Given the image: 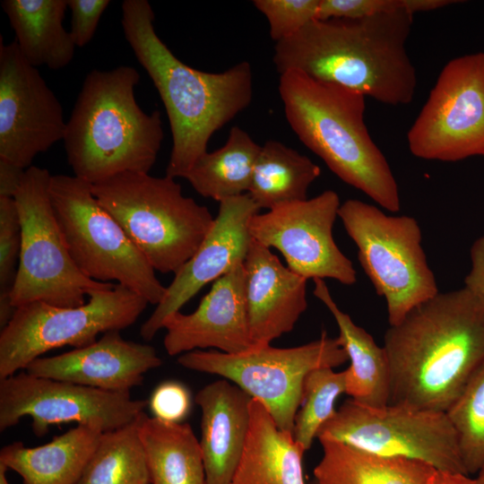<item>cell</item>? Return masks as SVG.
I'll return each mask as SVG.
<instances>
[{
	"instance_id": "obj_12",
	"label": "cell",
	"mask_w": 484,
	"mask_h": 484,
	"mask_svg": "<svg viewBox=\"0 0 484 484\" xmlns=\"http://www.w3.org/2000/svg\"><path fill=\"white\" fill-rule=\"evenodd\" d=\"M316 438L379 455L421 461L438 471L467 474L456 432L444 411L402 404L372 407L350 398L320 428Z\"/></svg>"
},
{
	"instance_id": "obj_11",
	"label": "cell",
	"mask_w": 484,
	"mask_h": 484,
	"mask_svg": "<svg viewBox=\"0 0 484 484\" xmlns=\"http://www.w3.org/2000/svg\"><path fill=\"white\" fill-rule=\"evenodd\" d=\"M348 360L338 338L324 333L315 341L292 348L268 344L235 354L196 350L177 359L186 368L234 383L264 404L279 428L291 433L307 375L318 367L334 368Z\"/></svg>"
},
{
	"instance_id": "obj_21",
	"label": "cell",
	"mask_w": 484,
	"mask_h": 484,
	"mask_svg": "<svg viewBox=\"0 0 484 484\" xmlns=\"http://www.w3.org/2000/svg\"><path fill=\"white\" fill-rule=\"evenodd\" d=\"M252 397L227 379L203 387L194 401L202 410L201 448L207 484H229L250 427Z\"/></svg>"
},
{
	"instance_id": "obj_37",
	"label": "cell",
	"mask_w": 484,
	"mask_h": 484,
	"mask_svg": "<svg viewBox=\"0 0 484 484\" xmlns=\"http://www.w3.org/2000/svg\"><path fill=\"white\" fill-rule=\"evenodd\" d=\"M72 21L70 34L76 47L86 46L93 38L109 0H67Z\"/></svg>"
},
{
	"instance_id": "obj_15",
	"label": "cell",
	"mask_w": 484,
	"mask_h": 484,
	"mask_svg": "<svg viewBox=\"0 0 484 484\" xmlns=\"http://www.w3.org/2000/svg\"><path fill=\"white\" fill-rule=\"evenodd\" d=\"M340 206L338 194L325 190L314 198L258 212L249 221V232L263 246L279 250L288 267L307 280L329 278L353 285L357 276L352 262L333 238Z\"/></svg>"
},
{
	"instance_id": "obj_23",
	"label": "cell",
	"mask_w": 484,
	"mask_h": 484,
	"mask_svg": "<svg viewBox=\"0 0 484 484\" xmlns=\"http://www.w3.org/2000/svg\"><path fill=\"white\" fill-rule=\"evenodd\" d=\"M103 430L80 424L46 445L4 446L0 464L17 472L23 484H74L96 449Z\"/></svg>"
},
{
	"instance_id": "obj_34",
	"label": "cell",
	"mask_w": 484,
	"mask_h": 484,
	"mask_svg": "<svg viewBox=\"0 0 484 484\" xmlns=\"http://www.w3.org/2000/svg\"><path fill=\"white\" fill-rule=\"evenodd\" d=\"M320 0H255L267 19L272 40H283L317 19Z\"/></svg>"
},
{
	"instance_id": "obj_27",
	"label": "cell",
	"mask_w": 484,
	"mask_h": 484,
	"mask_svg": "<svg viewBox=\"0 0 484 484\" xmlns=\"http://www.w3.org/2000/svg\"><path fill=\"white\" fill-rule=\"evenodd\" d=\"M150 484H207L200 442L191 426L139 416Z\"/></svg>"
},
{
	"instance_id": "obj_19",
	"label": "cell",
	"mask_w": 484,
	"mask_h": 484,
	"mask_svg": "<svg viewBox=\"0 0 484 484\" xmlns=\"http://www.w3.org/2000/svg\"><path fill=\"white\" fill-rule=\"evenodd\" d=\"M162 364L156 350L109 331L95 342L53 357H39L24 369L30 375L116 393H129L146 372Z\"/></svg>"
},
{
	"instance_id": "obj_18",
	"label": "cell",
	"mask_w": 484,
	"mask_h": 484,
	"mask_svg": "<svg viewBox=\"0 0 484 484\" xmlns=\"http://www.w3.org/2000/svg\"><path fill=\"white\" fill-rule=\"evenodd\" d=\"M163 328L164 347L170 356L209 348L235 354L255 347L246 311L244 263L213 281L194 312L172 314Z\"/></svg>"
},
{
	"instance_id": "obj_30",
	"label": "cell",
	"mask_w": 484,
	"mask_h": 484,
	"mask_svg": "<svg viewBox=\"0 0 484 484\" xmlns=\"http://www.w3.org/2000/svg\"><path fill=\"white\" fill-rule=\"evenodd\" d=\"M139 416L124 427L102 433L74 484H150Z\"/></svg>"
},
{
	"instance_id": "obj_29",
	"label": "cell",
	"mask_w": 484,
	"mask_h": 484,
	"mask_svg": "<svg viewBox=\"0 0 484 484\" xmlns=\"http://www.w3.org/2000/svg\"><path fill=\"white\" fill-rule=\"evenodd\" d=\"M320 174V168L307 156L269 140L261 148L247 194L259 209L304 201Z\"/></svg>"
},
{
	"instance_id": "obj_1",
	"label": "cell",
	"mask_w": 484,
	"mask_h": 484,
	"mask_svg": "<svg viewBox=\"0 0 484 484\" xmlns=\"http://www.w3.org/2000/svg\"><path fill=\"white\" fill-rule=\"evenodd\" d=\"M383 347L388 404L446 412L484 362V299L465 287L438 292L390 325Z\"/></svg>"
},
{
	"instance_id": "obj_44",
	"label": "cell",
	"mask_w": 484,
	"mask_h": 484,
	"mask_svg": "<svg viewBox=\"0 0 484 484\" xmlns=\"http://www.w3.org/2000/svg\"><path fill=\"white\" fill-rule=\"evenodd\" d=\"M311 484H319L315 480Z\"/></svg>"
},
{
	"instance_id": "obj_39",
	"label": "cell",
	"mask_w": 484,
	"mask_h": 484,
	"mask_svg": "<svg viewBox=\"0 0 484 484\" xmlns=\"http://www.w3.org/2000/svg\"><path fill=\"white\" fill-rule=\"evenodd\" d=\"M26 169L0 159V197L14 198L23 180Z\"/></svg>"
},
{
	"instance_id": "obj_3",
	"label": "cell",
	"mask_w": 484,
	"mask_h": 484,
	"mask_svg": "<svg viewBox=\"0 0 484 484\" xmlns=\"http://www.w3.org/2000/svg\"><path fill=\"white\" fill-rule=\"evenodd\" d=\"M154 18L147 0L122 3L125 40L156 87L169 122L173 144L166 176L185 177L207 151L211 136L250 105L252 69L247 61L222 73L188 66L160 39Z\"/></svg>"
},
{
	"instance_id": "obj_41",
	"label": "cell",
	"mask_w": 484,
	"mask_h": 484,
	"mask_svg": "<svg viewBox=\"0 0 484 484\" xmlns=\"http://www.w3.org/2000/svg\"><path fill=\"white\" fill-rule=\"evenodd\" d=\"M427 484H476L470 475L436 470Z\"/></svg>"
},
{
	"instance_id": "obj_22",
	"label": "cell",
	"mask_w": 484,
	"mask_h": 484,
	"mask_svg": "<svg viewBox=\"0 0 484 484\" xmlns=\"http://www.w3.org/2000/svg\"><path fill=\"white\" fill-rule=\"evenodd\" d=\"M250 413L246 445L229 484H306V450L293 434L279 428L257 399H252Z\"/></svg>"
},
{
	"instance_id": "obj_13",
	"label": "cell",
	"mask_w": 484,
	"mask_h": 484,
	"mask_svg": "<svg viewBox=\"0 0 484 484\" xmlns=\"http://www.w3.org/2000/svg\"><path fill=\"white\" fill-rule=\"evenodd\" d=\"M417 158L454 162L484 156V53L450 60L407 133Z\"/></svg>"
},
{
	"instance_id": "obj_7",
	"label": "cell",
	"mask_w": 484,
	"mask_h": 484,
	"mask_svg": "<svg viewBox=\"0 0 484 484\" xmlns=\"http://www.w3.org/2000/svg\"><path fill=\"white\" fill-rule=\"evenodd\" d=\"M49 195L65 246L85 276L99 282L117 281L149 304L161 301L166 287L94 196L91 183L75 176L52 175Z\"/></svg>"
},
{
	"instance_id": "obj_40",
	"label": "cell",
	"mask_w": 484,
	"mask_h": 484,
	"mask_svg": "<svg viewBox=\"0 0 484 484\" xmlns=\"http://www.w3.org/2000/svg\"><path fill=\"white\" fill-rule=\"evenodd\" d=\"M459 2L453 0H401V6L413 16L416 13L430 12Z\"/></svg>"
},
{
	"instance_id": "obj_32",
	"label": "cell",
	"mask_w": 484,
	"mask_h": 484,
	"mask_svg": "<svg viewBox=\"0 0 484 484\" xmlns=\"http://www.w3.org/2000/svg\"><path fill=\"white\" fill-rule=\"evenodd\" d=\"M468 475L484 465V362L447 410Z\"/></svg>"
},
{
	"instance_id": "obj_28",
	"label": "cell",
	"mask_w": 484,
	"mask_h": 484,
	"mask_svg": "<svg viewBox=\"0 0 484 484\" xmlns=\"http://www.w3.org/2000/svg\"><path fill=\"white\" fill-rule=\"evenodd\" d=\"M262 146L242 128L232 126L226 143L203 154L186 178L200 195L219 203L248 192Z\"/></svg>"
},
{
	"instance_id": "obj_43",
	"label": "cell",
	"mask_w": 484,
	"mask_h": 484,
	"mask_svg": "<svg viewBox=\"0 0 484 484\" xmlns=\"http://www.w3.org/2000/svg\"><path fill=\"white\" fill-rule=\"evenodd\" d=\"M475 480L476 484H484V465L483 467L478 471Z\"/></svg>"
},
{
	"instance_id": "obj_38",
	"label": "cell",
	"mask_w": 484,
	"mask_h": 484,
	"mask_svg": "<svg viewBox=\"0 0 484 484\" xmlns=\"http://www.w3.org/2000/svg\"><path fill=\"white\" fill-rule=\"evenodd\" d=\"M471 269L464 279L465 288L484 299V235L471 247Z\"/></svg>"
},
{
	"instance_id": "obj_24",
	"label": "cell",
	"mask_w": 484,
	"mask_h": 484,
	"mask_svg": "<svg viewBox=\"0 0 484 484\" xmlns=\"http://www.w3.org/2000/svg\"><path fill=\"white\" fill-rule=\"evenodd\" d=\"M314 295L333 315L338 328L337 337L350 361L346 371V393L359 403L383 407L390 397V368L384 347L357 325L333 298L323 279H314Z\"/></svg>"
},
{
	"instance_id": "obj_5",
	"label": "cell",
	"mask_w": 484,
	"mask_h": 484,
	"mask_svg": "<svg viewBox=\"0 0 484 484\" xmlns=\"http://www.w3.org/2000/svg\"><path fill=\"white\" fill-rule=\"evenodd\" d=\"M279 93L291 129L340 179L385 210H400L395 177L364 121L366 96L297 70L280 74Z\"/></svg>"
},
{
	"instance_id": "obj_36",
	"label": "cell",
	"mask_w": 484,
	"mask_h": 484,
	"mask_svg": "<svg viewBox=\"0 0 484 484\" xmlns=\"http://www.w3.org/2000/svg\"><path fill=\"white\" fill-rule=\"evenodd\" d=\"M401 7V0H320L317 19H362Z\"/></svg>"
},
{
	"instance_id": "obj_26",
	"label": "cell",
	"mask_w": 484,
	"mask_h": 484,
	"mask_svg": "<svg viewBox=\"0 0 484 484\" xmlns=\"http://www.w3.org/2000/svg\"><path fill=\"white\" fill-rule=\"evenodd\" d=\"M319 442L323 455L314 469L319 484H427L436 471L418 460L379 455L337 441Z\"/></svg>"
},
{
	"instance_id": "obj_16",
	"label": "cell",
	"mask_w": 484,
	"mask_h": 484,
	"mask_svg": "<svg viewBox=\"0 0 484 484\" xmlns=\"http://www.w3.org/2000/svg\"><path fill=\"white\" fill-rule=\"evenodd\" d=\"M62 104L15 40H0V159L25 169L34 158L63 140Z\"/></svg>"
},
{
	"instance_id": "obj_2",
	"label": "cell",
	"mask_w": 484,
	"mask_h": 484,
	"mask_svg": "<svg viewBox=\"0 0 484 484\" xmlns=\"http://www.w3.org/2000/svg\"><path fill=\"white\" fill-rule=\"evenodd\" d=\"M412 15L402 6L362 19L315 20L275 43L281 74L297 70L391 106L407 105L417 89L406 51Z\"/></svg>"
},
{
	"instance_id": "obj_20",
	"label": "cell",
	"mask_w": 484,
	"mask_h": 484,
	"mask_svg": "<svg viewBox=\"0 0 484 484\" xmlns=\"http://www.w3.org/2000/svg\"><path fill=\"white\" fill-rule=\"evenodd\" d=\"M246 302L254 346L268 345L293 330L307 307V279L284 266L252 239L244 262Z\"/></svg>"
},
{
	"instance_id": "obj_33",
	"label": "cell",
	"mask_w": 484,
	"mask_h": 484,
	"mask_svg": "<svg viewBox=\"0 0 484 484\" xmlns=\"http://www.w3.org/2000/svg\"><path fill=\"white\" fill-rule=\"evenodd\" d=\"M22 225L14 198L0 197V326L4 328L16 308L10 294L18 271Z\"/></svg>"
},
{
	"instance_id": "obj_9",
	"label": "cell",
	"mask_w": 484,
	"mask_h": 484,
	"mask_svg": "<svg viewBox=\"0 0 484 484\" xmlns=\"http://www.w3.org/2000/svg\"><path fill=\"white\" fill-rule=\"evenodd\" d=\"M80 307L31 302L16 308L0 333V379L25 369L42 354L63 346L81 348L99 333L132 325L149 302L120 284L91 290Z\"/></svg>"
},
{
	"instance_id": "obj_14",
	"label": "cell",
	"mask_w": 484,
	"mask_h": 484,
	"mask_svg": "<svg viewBox=\"0 0 484 484\" xmlns=\"http://www.w3.org/2000/svg\"><path fill=\"white\" fill-rule=\"evenodd\" d=\"M129 393H116L20 372L0 379V430L31 418L40 437L51 425L76 422L103 432L134 421L147 406Z\"/></svg>"
},
{
	"instance_id": "obj_4",
	"label": "cell",
	"mask_w": 484,
	"mask_h": 484,
	"mask_svg": "<svg viewBox=\"0 0 484 484\" xmlns=\"http://www.w3.org/2000/svg\"><path fill=\"white\" fill-rule=\"evenodd\" d=\"M140 78L128 65L85 76L63 139L75 177L95 184L124 172L149 173L155 164L162 121L159 110L147 114L138 105Z\"/></svg>"
},
{
	"instance_id": "obj_25",
	"label": "cell",
	"mask_w": 484,
	"mask_h": 484,
	"mask_svg": "<svg viewBox=\"0 0 484 484\" xmlns=\"http://www.w3.org/2000/svg\"><path fill=\"white\" fill-rule=\"evenodd\" d=\"M1 6L31 65L59 70L71 63L76 46L63 25L67 0H4Z\"/></svg>"
},
{
	"instance_id": "obj_10",
	"label": "cell",
	"mask_w": 484,
	"mask_h": 484,
	"mask_svg": "<svg viewBox=\"0 0 484 484\" xmlns=\"http://www.w3.org/2000/svg\"><path fill=\"white\" fill-rule=\"evenodd\" d=\"M51 176L47 169L30 166L14 195L22 225L18 271L10 294L15 308L37 301L80 307L91 290L110 283L88 278L74 264L52 207Z\"/></svg>"
},
{
	"instance_id": "obj_8",
	"label": "cell",
	"mask_w": 484,
	"mask_h": 484,
	"mask_svg": "<svg viewBox=\"0 0 484 484\" xmlns=\"http://www.w3.org/2000/svg\"><path fill=\"white\" fill-rule=\"evenodd\" d=\"M338 217L358 247L363 271L385 299L390 325L439 292L414 218L390 216L356 199L341 204Z\"/></svg>"
},
{
	"instance_id": "obj_42",
	"label": "cell",
	"mask_w": 484,
	"mask_h": 484,
	"mask_svg": "<svg viewBox=\"0 0 484 484\" xmlns=\"http://www.w3.org/2000/svg\"><path fill=\"white\" fill-rule=\"evenodd\" d=\"M7 470L8 469L4 465L0 464V484H9L6 478Z\"/></svg>"
},
{
	"instance_id": "obj_6",
	"label": "cell",
	"mask_w": 484,
	"mask_h": 484,
	"mask_svg": "<svg viewBox=\"0 0 484 484\" xmlns=\"http://www.w3.org/2000/svg\"><path fill=\"white\" fill-rule=\"evenodd\" d=\"M102 207L155 271L174 274L193 256L212 229L206 206L182 194L169 176L124 172L91 184Z\"/></svg>"
},
{
	"instance_id": "obj_31",
	"label": "cell",
	"mask_w": 484,
	"mask_h": 484,
	"mask_svg": "<svg viewBox=\"0 0 484 484\" xmlns=\"http://www.w3.org/2000/svg\"><path fill=\"white\" fill-rule=\"evenodd\" d=\"M346 393V371L333 367L311 370L304 380L303 401L293 428V437L306 451L317 436L320 428L336 413L338 397Z\"/></svg>"
},
{
	"instance_id": "obj_35",
	"label": "cell",
	"mask_w": 484,
	"mask_h": 484,
	"mask_svg": "<svg viewBox=\"0 0 484 484\" xmlns=\"http://www.w3.org/2000/svg\"><path fill=\"white\" fill-rule=\"evenodd\" d=\"M148 404L153 417L168 422H181L190 411L191 395L184 385L167 381L155 388Z\"/></svg>"
},
{
	"instance_id": "obj_17",
	"label": "cell",
	"mask_w": 484,
	"mask_h": 484,
	"mask_svg": "<svg viewBox=\"0 0 484 484\" xmlns=\"http://www.w3.org/2000/svg\"><path fill=\"white\" fill-rule=\"evenodd\" d=\"M260 209L246 193L220 203L211 230L193 256L175 273L166 293L140 334L151 341L163 328L165 320L237 264L244 263L252 242L248 225Z\"/></svg>"
}]
</instances>
